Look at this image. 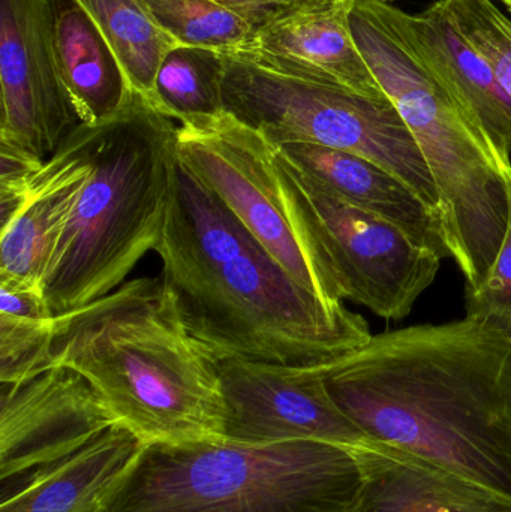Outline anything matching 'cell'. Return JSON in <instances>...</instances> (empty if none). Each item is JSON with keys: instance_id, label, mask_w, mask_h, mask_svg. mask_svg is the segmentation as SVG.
Segmentation results:
<instances>
[{"instance_id": "obj_1", "label": "cell", "mask_w": 511, "mask_h": 512, "mask_svg": "<svg viewBox=\"0 0 511 512\" xmlns=\"http://www.w3.org/2000/svg\"><path fill=\"white\" fill-rule=\"evenodd\" d=\"M333 402L396 445L511 501V336L465 316L372 336L321 363Z\"/></svg>"}, {"instance_id": "obj_2", "label": "cell", "mask_w": 511, "mask_h": 512, "mask_svg": "<svg viewBox=\"0 0 511 512\" xmlns=\"http://www.w3.org/2000/svg\"><path fill=\"white\" fill-rule=\"evenodd\" d=\"M156 254L177 318L215 360L311 366L372 337L344 301L300 285L180 159Z\"/></svg>"}, {"instance_id": "obj_3", "label": "cell", "mask_w": 511, "mask_h": 512, "mask_svg": "<svg viewBox=\"0 0 511 512\" xmlns=\"http://www.w3.org/2000/svg\"><path fill=\"white\" fill-rule=\"evenodd\" d=\"M54 367L86 378L144 444L225 439L218 360L183 327L161 279L128 280L57 315L35 376Z\"/></svg>"}, {"instance_id": "obj_4", "label": "cell", "mask_w": 511, "mask_h": 512, "mask_svg": "<svg viewBox=\"0 0 511 512\" xmlns=\"http://www.w3.org/2000/svg\"><path fill=\"white\" fill-rule=\"evenodd\" d=\"M78 128L90 168L42 282L54 316L116 291L156 252L179 164V126L135 90L116 114Z\"/></svg>"}, {"instance_id": "obj_5", "label": "cell", "mask_w": 511, "mask_h": 512, "mask_svg": "<svg viewBox=\"0 0 511 512\" xmlns=\"http://www.w3.org/2000/svg\"><path fill=\"white\" fill-rule=\"evenodd\" d=\"M363 486L360 448L146 444L101 512H353Z\"/></svg>"}, {"instance_id": "obj_6", "label": "cell", "mask_w": 511, "mask_h": 512, "mask_svg": "<svg viewBox=\"0 0 511 512\" xmlns=\"http://www.w3.org/2000/svg\"><path fill=\"white\" fill-rule=\"evenodd\" d=\"M351 26L363 56L407 123L441 201L450 258L476 289L511 222V167L465 119L389 26L377 0H356Z\"/></svg>"}, {"instance_id": "obj_7", "label": "cell", "mask_w": 511, "mask_h": 512, "mask_svg": "<svg viewBox=\"0 0 511 512\" xmlns=\"http://www.w3.org/2000/svg\"><path fill=\"white\" fill-rule=\"evenodd\" d=\"M222 96L225 113L273 146L312 143L362 156L407 183L441 215L431 170L392 101L293 77L239 53L225 54Z\"/></svg>"}, {"instance_id": "obj_8", "label": "cell", "mask_w": 511, "mask_h": 512, "mask_svg": "<svg viewBox=\"0 0 511 512\" xmlns=\"http://www.w3.org/2000/svg\"><path fill=\"white\" fill-rule=\"evenodd\" d=\"M273 161L288 218L327 300L354 301L387 321L407 318L443 258L386 219L336 197L276 147Z\"/></svg>"}, {"instance_id": "obj_9", "label": "cell", "mask_w": 511, "mask_h": 512, "mask_svg": "<svg viewBox=\"0 0 511 512\" xmlns=\"http://www.w3.org/2000/svg\"><path fill=\"white\" fill-rule=\"evenodd\" d=\"M177 152L180 162L300 285L327 300L288 218L276 177L273 144L224 113L180 125Z\"/></svg>"}, {"instance_id": "obj_10", "label": "cell", "mask_w": 511, "mask_h": 512, "mask_svg": "<svg viewBox=\"0 0 511 512\" xmlns=\"http://www.w3.org/2000/svg\"><path fill=\"white\" fill-rule=\"evenodd\" d=\"M218 369L227 441H314L351 448L374 441L333 402L321 363L285 366L225 358Z\"/></svg>"}, {"instance_id": "obj_11", "label": "cell", "mask_w": 511, "mask_h": 512, "mask_svg": "<svg viewBox=\"0 0 511 512\" xmlns=\"http://www.w3.org/2000/svg\"><path fill=\"white\" fill-rule=\"evenodd\" d=\"M0 140L48 161L80 125L60 77L53 0H0Z\"/></svg>"}, {"instance_id": "obj_12", "label": "cell", "mask_w": 511, "mask_h": 512, "mask_svg": "<svg viewBox=\"0 0 511 512\" xmlns=\"http://www.w3.org/2000/svg\"><path fill=\"white\" fill-rule=\"evenodd\" d=\"M116 424L98 391L68 367L2 384L0 481L57 462Z\"/></svg>"}, {"instance_id": "obj_13", "label": "cell", "mask_w": 511, "mask_h": 512, "mask_svg": "<svg viewBox=\"0 0 511 512\" xmlns=\"http://www.w3.org/2000/svg\"><path fill=\"white\" fill-rule=\"evenodd\" d=\"M378 9L417 62L446 90L465 119L511 167V101L491 66L464 38L449 0H435L417 14L395 3Z\"/></svg>"}, {"instance_id": "obj_14", "label": "cell", "mask_w": 511, "mask_h": 512, "mask_svg": "<svg viewBox=\"0 0 511 512\" xmlns=\"http://www.w3.org/2000/svg\"><path fill=\"white\" fill-rule=\"evenodd\" d=\"M354 3L321 0L258 30L239 54L293 77L390 101L354 36Z\"/></svg>"}, {"instance_id": "obj_15", "label": "cell", "mask_w": 511, "mask_h": 512, "mask_svg": "<svg viewBox=\"0 0 511 512\" xmlns=\"http://www.w3.org/2000/svg\"><path fill=\"white\" fill-rule=\"evenodd\" d=\"M275 147L294 167L336 197L386 219L441 258H450L443 216L380 165L320 144L285 143Z\"/></svg>"}, {"instance_id": "obj_16", "label": "cell", "mask_w": 511, "mask_h": 512, "mask_svg": "<svg viewBox=\"0 0 511 512\" xmlns=\"http://www.w3.org/2000/svg\"><path fill=\"white\" fill-rule=\"evenodd\" d=\"M78 126L32 180L20 215L0 230V279L42 289L48 265L89 174Z\"/></svg>"}, {"instance_id": "obj_17", "label": "cell", "mask_w": 511, "mask_h": 512, "mask_svg": "<svg viewBox=\"0 0 511 512\" xmlns=\"http://www.w3.org/2000/svg\"><path fill=\"white\" fill-rule=\"evenodd\" d=\"M144 445L116 424L57 462L2 480L0 512H101Z\"/></svg>"}, {"instance_id": "obj_18", "label": "cell", "mask_w": 511, "mask_h": 512, "mask_svg": "<svg viewBox=\"0 0 511 512\" xmlns=\"http://www.w3.org/2000/svg\"><path fill=\"white\" fill-rule=\"evenodd\" d=\"M365 486L353 512H511L510 499L396 445L360 448Z\"/></svg>"}, {"instance_id": "obj_19", "label": "cell", "mask_w": 511, "mask_h": 512, "mask_svg": "<svg viewBox=\"0 0 511 512\" xmlns=\"http://www.w3.org/2000/svg\"><path fill=\"white\" fill-rule=\"evenodd\" d=\"M53 20L57 66L80 122H104L131 93L123 66L75 0H53Z\"/></svg>"}, {"instance_id": "obj_20", "label": "cell", "mask_w": 511, "mask_h": 512, "mask_svg": "<svg viewBox=\"0 0 511 512\" xmlns=\"http://www.w3.org/2000/svg\"><path fill=\"white\" fill-rule=\"evenodd\" d=\"M92 18L123 66L132 90L150 101L162 60L176 42L165 35L141 0H75Z\"/></svg>"}, {"instance_id": "obj_21", "label": "cell", "mask_w": 511, "mask_h": 512, "mask_svg": "<svg viewBox=\"0 0 511 512\" xmlns=\"http://www.w3.org/2000/svg\"><path fill=\"white\" fill-rule=\"evenodd\" d=\"M224 59L225 53L212 48H171L159 66L150 104L180 125L221 116Z\"/></svg>"}, {"instance_id": "obj_22", "label": "cell", "mask_w": 511, "mask_h": 512, "mask_svg": "<svg viewBox=\"0 0 511 512\" xmlns=\"http://www.w3.org/2000/svg\"><path fill=\"white\" fill-rule=\"evenodd\" d=\"M54 318L41 288L0 279V384L35 376Z\"/></svg>"}, {"instance_id": "obj_23", "label": "cell", "mask_w": 511, "mask_h": 512, "mask_svg": "<svg viewBox=\"0 0 511 512\" xmlns=\"http://www.w3.org/2000/svg\"><path fill=\"white\" fill-rule=\"evenodd\" d=\"M156 26L176 44L239 53L255 30L215 0H141Z\"/></svg>"}, {"instance_id": "obj_24", "label": "cell", "mask_w": 511, "mask_h": 512, "mask_svg": "<svg viewBox=\"0 0 511 512\" xmlns=\"http://www.w3.org/2000/svg\"><path fill=\"white\" fill-rule=\"evenodd\" d=\"M464 38L491 66L511 101V18L494 0H449Z\"/></svg>"}, {"instance_id": "obj_25", "label": "cell", "mask_w": 511, "mask_h": 512, "mask_svg": "<svg viewBox=\"0 0 511 512\" xmlns=\"http://www.w3.org/2000/svg\"><path fill=\"white\" fill-rule=\"evenodd\" d=\"M465 312L486 319L511 336V222L488 276L476 289H465Z\"/></svg>"}, {"instance_id": "obj_26", "label": "cell", "mask_w": 511, "mask_h": 512, "mask_svg": "<svg viewBox=\"0 0 511 512\" xmlns=\"http://www.w3.org/2000/svg\"><path fill=\"white\" fill-rule=\"evenodd\" d=\"M249 24L255 32L321 0H215Z\"/></svg>"}, {"instance_id": "obj_27", "label": "cell", "mask_w": 511, "mask_h": 512, "mask_svg": "<svg viewBox=\"0 0 511 512\" xmlns=\"http://www.w3.org/2000/svg\"><path fill=\"white\" fill-rule=\"evenodd\" d=\"M498 2L503 3V5L511 12V0H498Z\"/></svg>"}, {"instance_id": "obj_28", "label": "cell", "mask_w": 511, "mask_h": 512, "mask_svg": "<svg viewBox=\"0 0 511 512\" xmlns=\"http://www.w3.org/2000/svg\"><path fill=\"white\" fill-rule=\"evenodd\" d=\"M378 2L393 3L396 2V0H378Z\"/></svg>"}]
</instances>
